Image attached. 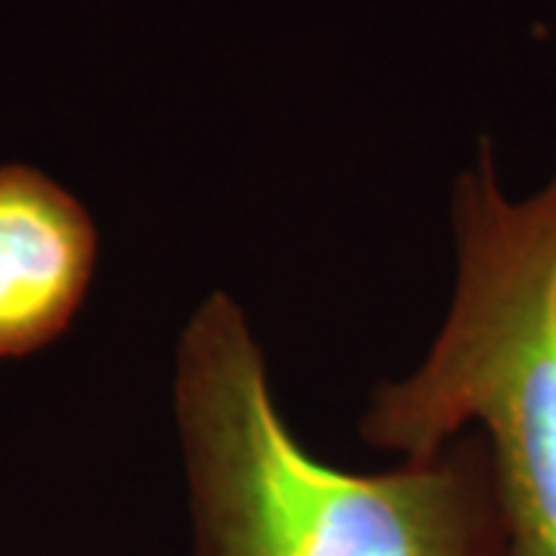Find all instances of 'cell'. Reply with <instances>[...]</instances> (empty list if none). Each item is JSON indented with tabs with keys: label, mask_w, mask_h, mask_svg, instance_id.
I'll use <instances>...</instances> for the list:
<instances>
[{
	"label": "cell",
	"mask_w": 556,
	"mask_h": 556,
	"mask_svg": "<svg viewBox=\"0 0 556 556\" xmlns=\"http://www.w3.org/2000/svg\"><path fill=\"white\" fill-rule=\"evenodd\" d=\"M192 556H510L485 442L353 473L316 457L278 408L251 321L214 291L174 362Z\"/></svg>",
	"instance_id": "1"
},
{
	"label": "cell",
	"mask_w": 556,
	"mask_h": 556,
	"mask_svg": "<svg viewBox=\"0 0 556 556\" xmlns=\"http://www.w3.org/2000/svg\"><path fill=\"white\" fill-rule=\"evenodd\" d=\"M455 294L408 378L378 387L358 424L402 457L479 427L510 556H556V167L510 199L495 149L455 179Z\"/></svg>",
	"instance_id": "2"
},
{
	"label": "cell",
	"mask_w": 556,
	"mask_h": 556,
	"mask_svg": "<svg viewBox=\"0 0 556 556\" xmlns=\"http://www.w3.org/2000/svg\"><path fill=\"white\" fill-rule=\"evenodd\" d=\"M100 232L65 186L31 164H0V358L60 340L97 276Z\"/></svg>",
	"instance_id": "3"
}]
</instances>
